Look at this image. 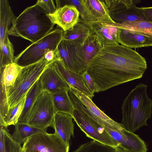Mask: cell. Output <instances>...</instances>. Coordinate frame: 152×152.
<instances>
[{
	"label": "cell",
	"instance_id": "6da1fadb",
	"mask_svg": "<svg viewBox=\"0 0 152 152\" xmlns=\"http://www.w3.org/2000/svg\"><path fill=\"white\" fill-rule=\"evenodd\" d=\"M147 68L145 59L121 45L103 46L89 62L86 71L95 85V93L142 78Z\"/></svg>",
	"mask_w": 152,
	"mask_h": 152
},
{
	"label": "cell",
	"instance_id": "7a4b0ae2",
	"mask_svg": "<svg viewBox=\"0 0 152 152\" xmlns=\"http://www.w3.org/2000/svg\"><path fill=\"white\" fill-rule=\"evenodd\" d=\"M37 4L25 9L13 20L8 35L21 37L32 43L53 30L55 24Z\"/></svg>",
	"mask_w": 152,
	"mask_h": 152
},
{
	"label": "cell",
	"instance_id": "3957f363",
	"mask_svg": "<svg viewBox=\"0 0 152 152\" xmlns=\"http://www.w3.org/2000/svg\"><path fill=\"white\" fill-rule=\"evenodd\" d=\"M148 86L139 83L129 93L123 101L121 109L122 126L134 133L143 126L152 113V100L148 96Z\"/></svg>",
	"mask_w": 152,
	"mask_h": 152
},
{
	"label": "cell",
	"instance_id": "277c9868",
	"mask_svg": "<svg viewBox=\"0 0 152 152\" xmlns=\"http://www.w3.org/2000/svg\"><path fill=\"white\" fill-rule=\"evenodd\" d=\"M53 62L48 61L44 56L39 61L23 67L13 85L10 87L5 86L9 110L15 107L25 96L47 66Z\"/></svg>",
	"mask_w": 152,
	"mask_h": 152
},
{
	"label": "cell",
	"instance_id": "5b68a950",
	"mask_svg": "<svg viewBox=\"0 0 152 152\" xmlns=\"http://www.w3.org/2000/svg\"><path fill=\"white\" fill-rule=\"evenodd\" d=\"M64 30L57 26L51 32L37 42L32 43L15 56L14 62L22 67L41 60L48 49L55 50L62 40Z\"/></svg>",
	"mask_w": 152,
	"mask_h": 152
},
{
	"label": "cell",
	"instance_id": "8992f818",
	"mask_svg": "<svg viewBox=\"0 0 152 152\" xmlns=\"http://www.w3.org/2000/svg\"><path fill=\"white\" fill-rule=\"evenodd\" d=\"M69 89L68 94L75 108L83 112L102 127L106 126L116 130L123 128L121 123L111 118L97 107L88 96L72 87Z\"/></svg>",
	"mask_w": 152,
	"mask_h": 152
},
{
	"label": "cell",
	"instance_id": "52a82bcc",
	"mask_svg": "<svg viewBox=\"0 0 152 152\" xmlns=\"http://www.w3.org/2000/svg\"><path fill=\"white\" fill-rule=\"evenodd\" d=\"M56 113L51 94L42 91L31 110L26 124L40 129L52 127Z\"/></svg>",
	"mask_w": 152,
	"mask_h": 152
},
{
	"label": "cell",
	"instance_id": "ba28073f",
	"mask_svg": "<svg viewBox=\"0 0 152 152\" xmlns=\"http://www.w3.org/2000/svg\"><path fill=\"white\" fill-rule=\"evenodd\" d=\"M22 147L25 152H69V148L55 132H47L30 137Z\"/></svg>",
	"mask_w": 152,
	"mask_h": 152
},
{
	"label": "cell",
	"instance_id": "9c48e42d",
	"mask_svg": "<svg viewBox=\"0 0 152 152\" xmlns=\"http://www.w3.org/2000/svg\"><path fill=\"white\" fill-rule=\"evenodd\" d=\"M72 116L87 137L114 148L120 147V144L103 127L82 111L75 108Z\"/></svg>",
	"mask_w": 152,
	"mask_h": 152
},
{
	"label": "cell",
	"instance_id": "30bf717a",
	"mask_svg": "<svg viewBox=\"0 0 152 152\" xmlns=\"http://www.w3.org/2000/svg\"><path fill=\"white\" fill-rule=\"evenodd\" d=\"M82 45L63 40L57 47L60 58L64 66L69 70L80 74L86 71L87 66L81 50Z\"/></svg>",
	"mask_w": 152,
	"mask_h": 152
},
{
	"label": "cell",
	"instance_id": "8fae6325",
	"mask_svg": "<svg viewBox=\"0 0 152 152\" xmlns=\"http://www.w3.org/2000/svg\"><path fill=\"white\" fill-rule=\"evenodd\" d=\"M103 128L120 145V147L128 152H147L144 142L137 135L124 128L116 130L107 126Z\"/></svg>",
	"mask_w": 152,
	"mask_h": 152
},
{
	"label": "cell",
	"instance_id": "7c38bea8",
	"mask_svg": "<svg viewBox=\"0 0 152 152\" xmlns=\"http://www.w3.org/2000/svg\"><path fill=\"white\" fill-rule=\"evenodd\" d=\"M54 62L47 66L39 79L42 91L51 94L62 91H69L70 88L58 72Z\"/></svg>",
	"mask_w": 152,
	"mask_h": 152
},
{
	"label": "cell",
	"instance_id": "4fadbf2b",
	"mask_svg": "<svg viewBox=\"0 0 152 152\" xmlns=\"http://www.w3.org/2000/svg\"><path fill=\"white\" fill-rule=\"evenodd\" d=\"M47 15L55 25L56 24L64 31L72 27L79 21L80 18L77 9L70 5L56 9L54 13Z\"/></svg>",
	"mask_w": 152,
	"mask_h": 152
},
{
	"label": "cell",
	"instance_id": "5bb4252c",
	"mask_svg": "<svg viewBox=\"0 0 152 152\" xmlns=\"http://www.w3.org/2000/svg\"><path fill=\"white\" fill-rule=\"evenodd\" d=\"M73 119L70 114L58 112L55 116L52 126L55 132L68 146H69L71 137H74V124Z\"/></svg>",
	"mask_w": 152,
	"mask_h": 152
},
{
	"label": "cell",
	"instance_id": "9a60e30c",
	"mask_svg": "<svg viewBox=\"0 0 152 152\" xmlns=\"http://www.w3.org/2000/svg\"><path fill=\"white\" fill-rule=\"evenodd\" d=\"M58 72L70 87H72L88 96L91 99L94 96L87 87L82 74L69 70L64 65L61 60L54 62Z\"/></svg>",
	"mask_w": 152,
	"mask_h": 152
},
{
	"label": "cell",
	"instance_id": "2e32d148",
	"mask_svg": "<svg viewBox=\"0 0 152 152\" xmlns=\"http://www.w3.org/2000/svg\"><path fill=\"white\" fill-rule=\"evenodd\" d=\"M117 28L118 41L122 45L131 48L152 46L151 38L133 31Z\"/></svg>",
	"mask_w": 152,
	"mask_h": 152
},
{
	"label": "cell",
	"instance_id": "e0dca14e",
	"mask_svg": "<svg viewBox=\"0 0 152 152\" xmlns=\"http://www.w3.org/2000/svg\"><path fill=\"white\" fill-rule=\"evenodd\" d=\"M83 1L94 23H115L111 18L110 12L102 0H83Z\"/></svg>",
	"mask_w": 152,
	"mask_h": 152
},
{
	"label": "cell",
	"instance_id": "ac0fdd59",
	"mask_svg": "<svg viewBox=\"0 0 152 152\" xmlns=\"http://www.w3.org/2000/svg\"><path fill=\"white\" fill-rule=\"evenodd\" d=\"M91 25L94 34L103 46L119 44L117 28L102 23H96Z\"/></svg>",
	"mask_w": 152,
	"mask_h": 152
},
{
	"label": "cell",
	"instance_id": "d6986e66",
	"mask_svg": "<svg viewBox=\"0 0 152 152\" xmlns=\"http://www.w3.org/2000/svg\"><path fill=\"white\" fill-rule=\"evenodd\" d=\"M94 34L91 25L85 23L80 18L79 21L72 27L64 31L62 40L83 44L89 37Z\"/></svg>",
	"mask_w": 152,
	"mask_h": 152
},
{
	"label": "cell",
	"instance_id": "ffe728a7",
	"mask_svg": "<svg viewBox=\"0 0 152 152\" xmlns=\"http://www.w3.org/2000/svg\"><path fill=\"white\" fill-rule=\"evenodd\" d=\"M15 18L8 1L0 0V48L8 36L9 28Z\"/></svg>",
	"mask_w": 152,
	"mask_h": 152
},
{
	"label": "cell",
	"instance_id": "44dd1931",
	"mask_svg": "<svg viewBox=\"0 0 152 152\" xmlns=\"http://www.w3.org/2000/svg\"><path fill=\"white\" fill-rule=\"evenodd\" d=\"M112 20L116 23L138 20H147L144 14L141 7L132 5L121 10L110 12Z\"/></svg>",
	"mask_w": 152,
	"mask_h": 152
},
{
	"label": "cell",
	"instance_id": "7402d4cb",
	"mask_svg": "<svg viewBox=\"0 0 152 152\" xmlns=\"http://www.w3.org/2000/svg\"><path fill=\"white\" fill-rule=\"evenodd\" d=\"M39 79L27 93L23 110L18 122L26 124L31 110L37 98L42 92Z\"/></svg>",
	"mask_w": 152,
	"mask_h": 152
},
{
	"label": "cell",
	"instance_id": "603a6c76",
	"mask_svg": "<svg viewBox=\"0 0 152 152\" xmlns=\"http://www.w3.org/2000/svg\"><path fill=\"white\" fill-rule=\"evenodd\" d=\"M117 28L133 31L152 38V23L146 20H138L121 23H104Z\"/></svg>",
	"mask_w": 152,
	"mask_h": 152
},
{
	"label": "cell",
	"instance_id": "cb8c5ba5",
	"mask_svg": "<svg viewBox=\"0 0 152 152\" xmlns=\"http://www.w3.org/2000/svg\"><path fill=\"white\" fill-rule=\"evenodd\" d=\"M67 90L62 91L51 94L53 104L57 112L72 115L75 108Z\"/></svg>",
	"mask_w": 152,
	"mask_h": 152
},
{
	"label": "cell",
	"instance_id": "d4e9b609",
	"mask_svg": "<svg viewBox=\"0 0 152 152\" xmlns=\"http://www.w3.org/2000/svg\"><path fill=\"white\" fill-rule=\"evenodd\" d=\"M15 129L12 135L13 139L21 144L32 135L47 132L48 128L39 129L27 124L18 122L15 126Z\"/></svg>",
	"mask_w": 152,
	"mask_h": 152
},
{
	"label": "cell",
	"instance_id": "484cf974",
	"mask_svg": "<svg viewBox=\"0 0 152 152\" xmlns=\"http://www.w3.org/2000/svg\"><path fill=\"white\" fill-rule=\"evenodd\" d=\"M102 47L95 34L90 36L81 45V50L87 66Z\"/></svg>",
	"mask_w": 152,
	"mask_h": 152
},
{
	"label": "cell",
	"instance_id": "4316f807",
	"mask_svg": "<svg viewBox=\"0 0 152 152\" xmlns=\"http://www.w3.org/2000/svg\"><path fill=\"white\" fill-rule=\"evenodd\" d=\"M0 127V152H22L21 144L13 139L7 127Z\"/></svg>",
	"mask_w": 152,
	"mask_h": 152
},
{
	"label": "cell",
	"instance_id": "83f0119b",
	"mask_svg": "<svg viewBox=\"0 0 152 152\" xmlns=\"http://www.w3.org/2000/svg\"><path fill=\"white\" fill-rule=\"evenodd\" d=\"M23 67L13 62L7 65L5 67L0 68V79L6 87L13 85Z\"/></svg>",
	"mask_w": 152,
	"mask_h": 152
},
{
	"label": "cell",
	"instance_id": "f1b7e54d",
	"mask_svg": "<svg viewBox=\"0 0 152 152\" xmlns=\"http://www.w3.org/2000/svg\"><path fill=\"white\" fill-rule=\"evenodd\" d=\"M55 1L56 9L66 5L74 6L79 11L80 18L84 22L90 25L94 23L84 5L83 0H56Z\"/></svg>",
	"mask_w": 152,
	"mask_h": 152
},
{
	"label": "cell",
	"instance_id": "f546056e",
	"mask_svg": "<svg viewBox=\"0 0 152 152\" xmlns=\"http://www.w3.org/2000/svg\"><path fill=\"white\" fill-rule=\"evenodd\" d=\"M13 45L8 36L5 39L4 44L0 48V68L5 67L7 64L14 62V56Z\"/></svg>",
	"mask_w": 152,
	"mask_h": 152
},
{
	"label": "cell",
	"instance_id": "4dcf8cb0",
	"mask_svg": "<svg viewBox=\"0 0 152 152\" xmlns=\"http://www.w3.org/2000/svg\"><path fill=\"white\" fill-rule=\"evenodd\" d=\"M115 148L93 140L79 145L72 152H114Z\"/></svg>",
	"mask_w": 152,
	"mask_h": 152
},
{
	"label": "cell",
	"instance_id": "1f68e13d",
	"mask_svg": "<svg viewBox=\"0 0 152 152\" xmlns=\"http://www.w3.org/2000/svg\"><path fill=\"white\" fill-rule=\"evenodd\" d=\"M25 96L12 108L9 109L7 115L4 127L11 125L15 126L18 122L23 109L26 99Z\"/></svg>",
	"mask_w": 152,
	"mask_h": 152
},
{
	"label": "cell",
	"instance_id": "d6a6232c",
	"mask_svg": "<svg viewBox=\"0 0 152 152\" xmlns=\"http://www.w3.org/2000/svg\"><path fill=\"white\" fill-rule=\"evenodd\" d=\"M110 12H113L135 5L141 1L134 0H102Z\"/></svg>",
	"mask_w": 152,
	"mask_h": 152
},
{
	"label": "cell",
	"instance_id": "836d02e7",
	"mask_svg": "<svg viewBox=\"0 0 152 152\" xmlns=\"http://www.w3.org/2000/svg\"><path fill=\"white\" fill-rule=\"evenodd\" d=\"M0 125L4 127L5 119L9 109V106L6 94L5 86L0 79Z\"/></svg>",
	"mask_w": 152,
	"mask_h": 152
},
{
	"label": "cell",
	"instance_id": "e575fe53",
	"mask_svg": "<svg viewBox=\"0 0 152 152\" xmlns=\"http://www.w3.org/2000/svg\"><path fill=\"white\" fill-rule=\"evenodd\" d=\"M36 4L42 8L48 15L53 13L56 10V7L52 0H39Z\"/></svg>",
	"mask_w": 152,
	"mask_h": 152
},
{
	"label": "cell",
	"instance_id": "d590c367",
	"mask_svg": "<svg viewBox=\"0 0 152 152\" xmlns=\"http://www.w3.org/2000/svg\"><path fill=\"white\" fill-rule=\"evenodd\" d=\"M44 57L49 62H54L61 60L57 48L55 50H47L45 51Z\"/></svg>",
	"mask_w": 152,
	"mask_h": 152
},
{
	"label": "cell",
	"instance_id": "8d00e7d4",
	"mask_svg": "<svg viewBox=\"0 0 152 152\" xmlns=\"http://www.w3.org/2000/svg\"><path fill=\"white\" fill-rule=\"evenodd\" d=\"M82 74L86 85L91 92L94 94L96 88L95 84L91 78L86 71Z\"/></svg>",
	"mask_w": 152,
	"mask_h": 152
},
{
	"label": "cell",
	"instance_id": "74e56055",
	"mask_svg": "<svg viewBox=\"0 0 152 152\" xmlns=\"http://www.w3.org/2000/svg\"><path fill=\"white\" fill-rule=\"evenodd\" d=\"M147 21L152 23V7H141Z\"/></svg>",
	"mask_w": 152,
	"mask_h": 152
},
{
	"label": "cell",
	"instance_id": "f35d334b",
	"mask_svg": "<svg viewBox=\"0 0 152 152\" xmlns=\"http://www.w3.org/2000/svg\"><path fill=\"white\" fill-rule=\"evenodd\" d=\"M22 152H25V151L23 148H22Z\"/></svg>",
	"mask_w": 152,
	"mask_h": 152
}]
</instances>
